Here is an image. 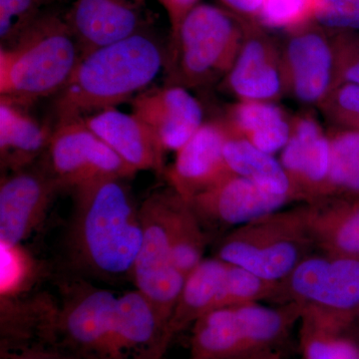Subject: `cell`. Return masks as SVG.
I'll use <instances>...</instances> for the list:
<instances>
[{"mask_svg": "<svg viewBox=\"0 0 359 359\" xmlns=\"http://www.w3.org/2000/svg\"><path fill=\"white\" fill-rule=\"evenodd\" d=\"M68 252L85 275L132 278L142 244L140 205L124 179H105L72 191Z\"/></svg>", "mask_w": 359, "mask_h": 359, "instance_id": "1", "label": "cell"}, {"mask_svg": "<svg viewBox=\"0 0 359 359\" xmlns=\"http://www.w3.org/2000/svg\"><path fill=\"white\" fill-rule=\"evenodd\" d=\"M168 49L148 30L87 52L54 96L57 123L84 119L131 102L166 69Z\"/></svg>", "mask_w": 359, "mask_h": 359, "instance_id": "2", "label": "cell"}, {"mask_svg": "<svg viewBox=\"0 0 359 359\" xmlns=\"http://www.w3.org/2000/svg\"><path fill=\"white\" fill-rule=\"evenodd\" d=\"M81 51L66 21L35 18L0 48V99L27 108L55 96L76 67Z\"/></svg>", "mask_w": 359, "mask_h": 359, "instance_id": "3", "label": "cell"}, {"mask_svg": "<svg viewBox=\"0 0 359 359\" xmlns=\"http://www.w3.org/2000/svg\"><path fill=\"white\" fill-rule=\"evenodd\" d=\"M247 21L228 9L198 4L172 36L167 84L199 88L224 79L242 48Z\"/></svg>", "mask_w": 359, "mask_h": 359, "instance_id": "4", "label": "cell"}, {"mask_svg": "<svg viewBox=\"0 0 359 359\" xmlns=\"http://www.w3.org/2000/svg\"><path fill=\"white\" fill-rule=\"evenodd\" d=\"M302 308L294 302L266 306L259 302L219 309L192 325V358L242 359L275 351L299 321Z\"/></svg>", "mask_w": 359, "mask_h": 359, "instance_id": "5", "label": "cell"}, {"mask_svg": "<svg viewBox=\"0 0 359 359\" xmlns=\"http://www.w3.org/2000/svg\"><path fill=\"white\" fill-rule=\"evenodd\" d=\"M313 249L302 205L238 226L221 241L216 257L280 283Z\"/></svg>", "mask_w": 359, "mask_h": 359, "instance_id": "6", "label": "cell"}, {"mask_svg": "<svg viewBox=\"0 0 359 359\" xmlns=\"http://www.w3.org/2000/svg\"><path fill=\"white\" fill-rule=\"evenodd\" d=\"M184 202L169 187L151 193L140 205L143 237L132 280L167 325L186 280L173 264L175 229Z\"/></svg>", "mask_w": 359, "mask_h": 359, "instance_id": "7", "label": "cell"}, {"mask_svg": "<svg viewBox=\"0 0 359 359\" xmlns=\"http://www.w3.org/2000/svg\"><path fill=\"white\" fill-rule=\"evenodd\" d=\"M41 164L62 190L105 179H131L137 172L82 119L56 124Z\"/></svg>", "mask_w": 359, "mask_h": 359, "instance_id": "8", "label": "cell"}, {"mask_svg": "<svg viewBox=\"0 0 359 359\" xmlns=\"http://www.w3.org/2000/svg\"><path fill=\"white\" fill-rule=\"evenodd\" d=\"M276 302L351 316L359 306V257L311 252L280 283Z\"/></svg>", "mask_w": 359, "mask_h": 359, "instance_id": "9", "label": "cell"}, {"mask_svg": "<svg viewBox=\"0 0 359 359\" xmlns=\"http://www.w3.org/2000/svg\"><path fill=\"white\" fill-rule=\"evenodd\" d=\"M287 93L320 107L339 86L332 33L313 22L289 32L282 48Z\"/></svg>", "mask_w": 359, "mask_h": 359, "instance_id": "10", "label": "cell"}, {"mask_svg": "<svg viewBox=\"0 0 359 359\" xmlns=\"http://www.w3.org/2000/svg\"><path fill=\"white\" fill-rule=\"evenodd\" d=\"M118 295L86 283L70 285L59 306V346L80 359H108Z\"/></svg>", "mask_w": 359, "mask_h": 359, "instance_id": "11", "label": "cell"}, {"mask_svg": "<svg viewBox=\"0 0 359 359\" xmlns=\"http://www.w3.org/2000/svg\"><path fill=\"white\" fill-rule=\"evenodd\" d=\"M62 190L43 165L2 175L0 182V244L20 247L43 221Z\"/></svg>", "mask_w": 359, "mask_h": 359, "instance_id": "12", "label": "cell"}, {"mask_svg": "<svg viewBox=\"0 0 359 359\" xmlns=\"http://www.w3.org/2000/svg\"><path fill=\"white\" fill-rule=\"evenodd\" d=\"M224 86L238 101L276 102L287 93L282 51L257 21H247L242 48Z\"/></svg>", "mask_w": 359, "mask_h": 359, "instance_id": "13", "label": "cell"}, {"mask_svg": "<svg viewBox=\"0 0 359 359\" xmlns=\"http://www.w3.org/2000/svg\"><path fill=\"white\" fill-rule=\"evenodd\" d=\"M330 136L313 113L292 117V133L280 152L295 201L308 203L327 197L330 175Z\"/></svg>", "mask_w": 359, "mask_h": 359, "instance_id": "14", "label": "cell"}, {"mask_svg": "<svg viewBox=\"0 0 359 359\" xmlns=\"http://www.w3.org/2000/svg\"><path fill=\"white\" fill-rule=\"evenodd\" d=\"M294 202L287 196L266 192L249 180L231 175L228 178L198 194L189 202L201 226L221 228L243 226L266 215L280 211Z\"/></svg>", "mask_w": 359, "mask_h": 359, "instance_id": "15", "label": "cell"}, {"mask_svg": "<svg viewBox=\"0 0 359 359\" xmlns=\"http://www.w3.org/2000/svg\"><path fill=\"white\" fill-rule=\"evenodd\" d=\"M131 112L152 130L166 152L180 149L204 124V110L185 87L148 88L131 100Z\"/></svg>", "mask_w": 359, "mask_h": 359, "instance_id": "16", "label": "cell"}, {"mask_svg": "<svg viewBox=\"0 0 359 359\" xmlns=\"http://www.w3.org/2000/svg\"><path fill=\"white\" fill-rule=\"evenodd\" d=\"M228 138V130L222 120L205 122L177 151L174 164L165 175L170 187L186 202L233 175L224 160Z\"/></svg>", "mask_w": 359, "mask_h": 359, "instance_id": "17", "label": "cell"}, {"mask_svg": "<svg viewBox=\"0 0 359 359\" xmlns=\"http://www.w3.org/2000/svg\"><path fill=\"white\" fill-rule=\"evenodd\" d=\"M65 21L81 55L147 30L135 0H77Z\"/></svg>", "mask_w": 359, "mask_h": 359, "instance_id": "18", "label": "cell"}, {"mask_svg": "<svg viewBox=\"0 0 359 359\" xmlns=\"http://www.w3.org/2000/svg\"><path fill=\"white\" fill-rule=\"evenodd\" d=\"M82 120L135 171L166 173V151L152 130L134 113L112 108Z\"/></svg>", "mask_w": 359, "mask_h": 359, "instance_id": "19", "label": "cell"}, {"mask_svg": "<svg viewBox=\"0 0 359 359\" xmlns=\"http://www.w3.org/2000/svg\"><path fill=\"white\" fill-rule=\"evenodd\" d=\"M230 264L205 259L187 276L168 325L170 339L192 327L205 314L226 306V276Z\"/></svg>", "mask_w": 359, "mask_h": 359, "instance_id": "20", "label": "cell"}, {"mask_svg": "<svg viewBox=\"0 0 359 359\" xmlns=\"http://www.w3.org/2000/svg\"><path fill=\"white\" fill-rule=\"evenodd\" d=\"M304 205L314 249L337 256L359 257V205L327 197Z\"/></svg>", "mask_w": 359, "mask_h": 359, "instance_id": "21", "label": "cell"}, {"mask_svg": "<svg viewBox=\"0 0 359 359\" xmlns=\"http://www.w3.org/2000/svg\"><path fill=\"white\" fill-rule=\"evenodd\" d=\"M292 119L276 102L238 101L228 108L222 121L230 136L244 138L259 150L275 155L289 141Z\"/></svg>", "mask_w": 359, "mask_h": 359, "instance_id": "22", "label": "cell"}, {"mask_svg": "<svg viewBox=\"0 0 359 359\" xmlns=\"http://www.w3.org/2000/svg\"><path fill=\"white\" fill-rule=\"evenodd\" d=\"M53 129L40 124L25 108L0 99V166L4 173L35 164L48 146Z\"/></svg>", "mask_w": 359, "mask_h": 359, "instance_id": "23", "label": "cell"}, {"mask_svg": "<svg viewBox=\"0 0 359 359\" xmlns=\"http://www.w3.org/2000/svg\"><path fill=\"white\" fill-rule=\"evenodd\" d=\"M348 318L321 309L302 308L299 346L302 358L358 359V344L344 335Z\"/></svg>", "mask_w": 359, "mask_h": 359, "instance_id": "24", "label": "cell"}, {"mask_svg": "<svg viewBox=\"0 0 359 359\" xmlns=\"http://www.w3.org/2000/svg\"><path fill=\"white\" fill-rule=\"evenodd\" d=\"M231 173L256 184L266 192L287 196L294 201L292 185L280 160L259 150L241 137L230 136L224 149Z\"/></svg>", "mask_w": 359, "mask_h": 359, "instance_id": "25", "label": "cell"}, {"mask_svg": "<svg viewBox=\"0 0 359 359\" xmlns=\"http://www.w3.org/2000/svg\"><path fill=\"white\" fill-rule=\"evenodd\" d=\"M332 148L327 197L359 194V131L337 129L328 134Z\"/></svg>", "mask_w": 359, "mask_h": 359, "instance_id": "26", "label": "cell"}, {"mask_svg": "<svg viewBox=\"0 0 359 359\" xmlns=\"http://www.w3.org/2000/svg\"><path fill=\"white\" fill-rule=\"evenodd\" d=\"M205 242L199 219L185 201L175 229L173 264L186 278L204 261Z\"/></svg>", "mask_w": 359, "mask_h": 359, "instance_id": "27", "label": "cell"}, {"mask_svg": "<svg viewBox=\"0 0 359 359\" xmlns=\"http://www.w3.org/2000/svg\"><path fill=\"white\" fill-rule=\"evenodd\" d=\"M320 0H264L257 22L292 32L316 20Z\"/></svg>", "mask_w": 359, "mask_h": 359, "instance_id": "28", "label": "cell"}, {"mask_svg": "<svg viewBox=\"0 0 359 359\" xmlns=\"http://www.w3.org/2000/svg\"><path fill=\"white\" fill-rule=\"evenodd\" d=\"M320 108L325 117L341 128L359 131V85L339 84Z\"/></svg>", "mask_w": 359, "mask_h": 359, "instance_id": "29", "label": "cell"}, {"mask_svg": "<svg viewBox=\"0 0 359 359\" xmlns=\"http://www.w3.org/2000/svg\"><path fill=\"white\" fill-rule=\"evenodd\" d=\"M314 22L332 32H359V0H320Z\"/></svg>", "mask_w": 359, "mask_h": 359, "instance_id": "30", "label": "cell"}, {"mask_svg": "<svg viewBox=\"0 0 359 359\" xmlns=\"http://www.w3.org/2000/svg\"><path fill=\"white\" fill-rule=\"evenodd\" d=\"M45 0H0V39L1 44L16 35L36 18L37 8Z\"/></svg>", "mask_w": 359, "mask_h": 359, "instance_id": "31", "label": "cell"}, {"mask_svg": "<svg viewBox=\"0 0 359 359\" xmlns=\"http://www.w3.org/2000/svg\"><path fill=\"white\" fill-rule=\"evenodd\" d=\"M332 33L337 51L339 85H359V32Z\"/></svg>", "mask_w": 359, "mask_h": 359, "instance_id": "32", "label": "cell"}, {"mask_svg": "<svg viewBox=\"0 0 359 359\" xmlns=\"http://www.w3.org/2000/svg\"><path fill=\"white\" fill-rule=\"evenodd\" d=\"M0 359H80L58 344L25 347L0 353Z\"/></svg>", "mask_w": 359, "mask_h": 359, "instance_id": "33", "label": "cell"}, {"mask_svg": "<svg viewBox=\"0 0 359 359\" xmlns=\"http://www.w3.org/2000/svg\"><path fill=\"white\" fill-rule=\"evenodd\" d=\"M169 18L171 25L172 36L178 32L180 25L186 18L187 14L200 4V0H158Z\"/></svg>", "mask_w": 359, "mask_h": 359, "instance_id": "34", "label": "cell"}, {"mask_svg": "<svg viewBox=\"0 0 359 359\" xmlns=\"http://www.w3.org/2000/svg\"><path fill=\"white\" fill-rule=\"evenodd\" d=\"M228 11L247 20L257 21L264 0H219Z\"/></svg>", "mask_w": 359, "mask_h": 359, "instance_id": "35", "label": "cell"}, {"mask_svg": "<svg viewBox=\"0 0 359 359\" xmlns=\"http://www.w3.org/2000/svg\"><path fill=\"white\" fill-rule=\"evenodd\" d=\"M242 359H282L280 354L276 351H264V353L255 354Z\"/></svg>", "mask_w": 359, "mask_h": 359, "instance_id": "36", "label": "cell"}, {"mask_svg": "<svg viewBox=\"0 0 359 359\" xmlns=\"http://www.w3.org/2000/svg\"><path fill=\"white\" fill-rule=\"evenodd\" d=\"M190 359H203V358H192V356H191Z\"/></svg>", "mask_w": 359, "mask_h": 359, "instance_id": "37", "label": "cell"}, {"mask_svg": "<svg viewBox=\"0 0 359 359\" xmlns=\"http://www.w3.org/2000/svg\"><path fill=\"white\" fill-rule=\"evenodd\" d=\"M359 359V358H358Z\"/></svg>", "mask_w": 359, "mask_h": 359, "instance_id": "38", "label": "cell"}]
</instances>
